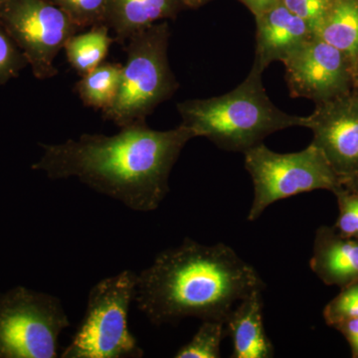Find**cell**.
I'll return each instance as SVG.
<instances>
[{
  "mask_svg": "<svg viewBox=\"0 0 358 358\" xmlns=\"http://www.w3.org/2000/svg\"><path fill=\"white\" fill-rule=\"evenodd\" d=\"M315 34L345 53L355 66L358 60V0H333Z\"/></svg>",
  "mask_w": 358,
  "mask_h": 358,
  "instance_id": "15",
  "label": "cell"
},
{
  "mask_svg": "<svg viewBox=\"0 0 358 358\" xmlns=\"http://www.w3.org/2000/svg\"><path fill=\"white\" fill-rule=\"evenodd\" d=\"M73 20L80 28L105 24L108 0H48Z\"/></svg>",
  "mask_w": 358,
  "mask_h": 358,
  "instance_id": "19",
  "label": "cell"
},
{
  "mask_svg": "<svg viewBox=\"0 0 358 358\" xmlns=\"http://www.w3.org/2000/svg\"><path fill=\"white\" fill-rule=\"evenodd\" d=\"M3 1H4V0H0V4H1L2 2H3Z\"/></svg>",
  "mask_w": 358,
  "mask_h": 358,
  "instance_id": "29",
  "label": "cell"
},
{
  "mask_svg": "<svg viewBox=\"0 0 358 358\" xmlns=\"http://www.w3.org/2000/svg\"><path fill=\"white\" fill-rule=\"evenodd\" d=\"M28 65L22 52L0 24V85L17 77Z\"/></svg>",
  "mask_w": 358,
  "mask_h": 358,
  "instance_id": "22",
  "label": "cell"
},
{
  "mask_svg": "<svg viewBox=\"0 0 358 358\" xmlns=\"http://www.w3.org/2000/svg\"><path fill=\"white\" fill-rule=\"evenodd\" d=\"M194 138L182 124L155 131L140 122L114 136L84 134L78 140L41 145L43 155L32 169L50 179H79L131 210L154 211L169 194V176L179 155Z\"/></svg>",
  "mask_w": 358,
  "mask_h": 358,
  "instance_id": "1",
  "label": "cell"
},
{
  "mask_svg": "<svg viewBox=\"0 0 358 358\" xmlns=\"http://www.w3.org/2000/svg\"><path fill=\"white\" fill-rule=\"evenodd\" d=\"M343 185H345V187L350 188V189L353 190V192L358 193V171L357 173L348 176V178H343Z\"/></svg>",
  "mask_w": 358,
  "mask_h": 358,
  "instance_id": "26",
  "label": "cell"
},
{
  "mask_svg": "<svg viewBox=\"0 0 358 358\" xmlns=\"http://www.w3.org/2000/svg\"><path fill=\"white\" fill-rule=\"evenodd\" d=\"M282 63L289 93L296 98L320 103L355 89L352 61L315 34Z\"/></svg>",
  "mask_w": 358,
  "mask_h": 358,
  "instance_id": "9",
  "label": "cell"
},
{
  "mask_svg": "<svg viewBox=\"0 0 358 358\" xmlns=\"http://www.w3.org/2000/svg\"><path fill=\"white\" fill-rule=\"evenodd\" d=\"M256 49L253 67L265 71L271 63L284 62L315 33L305 20L282 2L255 16Z\"/></svg>",
  "mask_w": 358,
  "mask_h": 358,
  "instance_id": "11",
  "label": "cell"
},
{
  "mask_svg": "<svg viewBox=\"0 0 358 358\" xmlns=\"http://www.w3.org/2000/svg\"><path fill=\"white\" fill-rule=\"evenodd\" d=\"M334 329L345 336L352 350V357L358 358V317L339 322Z\"/></svg>",
  "mask_w": 358,
  "mask_h": 358,
  "instance_id": "24",
  "label": "cell"
},
{
  "mask_svg": "<svg viewBox=\"0 0 358 358\" xmlns=\"http://www.w3.org/2000/svg\"><path fill=\"white\" fill-rule=\"evenodd\" d=\"M107 24L90 27L88 31L71 36L64 45L68 62L83 77L103 63L115 38L110 36Z\"/></svg>",
  "mask_w": 358,
  "mask_h": 358,
  "instance_id": "16",
  "label": "cell"
},
{
  "mask_svg": "<svg viewBox=\"0 0 358 358\" xmlns=\"http://www.w3.org/2000/svg\"><path fill=\"white\" fill-rule=\"evenodd\" d=\"M225 326L233 341V358L274 357V346L264 327L262 289L240 301L231 310Z\"/></svg>",
  "mask_w": 358,
  "mask_h": 358,
  "instance_id": "13",
  "label": "cell"
},
{
  "mask_svg": "<svg viewBox=\"0 0 358 358\" xmlns=\"http://www.w3.org/2000/svg\"><path fill=\"white\" fill-rule=\"evenodd\" d=\"M122 65L119 63L103 62L81 77L75 86V92L86 107L106 112L114 105L120 85Z\"/></svg>",
  "mask_w": 358,
  "mask_h": 358,
  "instance_id": "17",
  "label": "cell"
},
{
  "mask_svg": "<svg viewBox=\"0 0 358 358\" xmlns=\"http://www.w3.org/2000/svg\"><path fill=\"white\" fill-rule=\"evenodd\" d=\"M138 274L124 270L90 289L86 312L62 358H141L143 350L129 329Z\"/></svg>",
  "mask_w": 358,
  "mask_h": 358,
  "instance_id": "5",
  "label": "cell"
},
{
  "mask_svg": "<svg viewBox=\"0 0 358 358\" xmlns=\"http://www.w3.org/2000/svg\"><path fill=\"white\" fill-rule=\"evenodd\" d=\"M247 8L253 13L254 16L268 10L271 7L281 2V0H239Z\"/></svg>",
  "mask_w": 358,
  "mask_h": 358,
  "instance_id": "25",
  "label": "cell"
},
{
  "mask_svg": "<svg viewBox=\"0 0 358 358\" xmlns=\"http://www.w3.org/2000/svg\"><path fill=\"white\" fill-rule=\"evenodd\" d=\"M353 77H355V90L358 92V60L353 66Z\"/></svg>",
  "mask_w": 358,
  "mask_h": 358,
  "instance_id": "28",
  "label": "cell"
},
{
  "mask_svg": "<svg viewBox=\"0 0 358 358\" xmlns=\"http://www.w3.org/2000/svg\"><path fill=\"white\" fill-rule=\"evenodd\" d=\"M169 23L160 21L136 32L126 45L121 85L114 105L103 119L120 129L145 122L157 107L178 91V82L169 61Z\"/></svg>",
  "mask_w": 358,
  "mask_h": 358,
  "instance_id": "4",
  "label": "cell"
},
{
  "mask_svg": "<svg viewBox=\"0 0 358 358\" xmlns=\"http://www.w3.org/2000/svg\"><path fill=\"white\" fill-rule=\"evenodd\" d=\"M281 2L292 13L305 20L315 33L333 0H281Z\"/></svg>",
  "mask_w": 358,
  "mask_h": 358,
  "instance_id": "23",
  "label": "cell"
},
{
  "mask_svg": "<svg viewBox=\"0 0 358 358\" xmlns=\"http://www.w3.org/2000/svg\"><path fill=\"white\" fill-rule=\"evenodd\" d=\"M181 1H182L183 6L185 7L196 9L208 3L211 0H181Z\"/></svg>",
  "mask_w": 358,
  "mask_h": 358,
  "instance_id": "27",
  "label": "cell"
},
{
  "mask_svg": "<svg viewBox=\"0 0 358 358\" xmlns=\"http://www.w3.org/2000/svg\"><path fill=\"white\" fill-rule=\"evenodd\" d=\"M0 24L39 80L58 74L54 60L67 40L81 30L48 0H4L0 4Z\"/></svg>",
  "mask_w": 358,
  "mask_h": 358,
  "instance_id": "8",
  "label": "cell"
},
{
  "mask_svg": "<svg viewBox=\"0 0 358 358\" xmlns=\"http://www.w3.org/2000/svg\"><path fill=\"white\" fill-rule=\"evenodd\" d=\"M341 289L324 308V319L327 326L334 327L339 322L358 317V282Z\"/></svg>",
  "mask_w": 358,
  "mask_h": 358,
  "instance_id": "21",
  "label": "cell"
},
{
  "mask_svg": "<svg viewBox=\"0 0 358 358\" xmlns=\"http://www.w3.org/2000/svg\"><path fill=\"white\" fill-rule=\"evenodd\" d=\"M263 73L252 66L248 77L227 94L178 103L180 124L221 150L243 154L275 131L305 128L307 117L289 115L270 100Z\"/></svg>",
  "mask_w": 358,
  "mask_h": 358,
  "instance_id": "3",
  "label": "cell"
},
{
  "mask_svg": "<svg viewBox=\"0 0 358 358\" xmlns=\"http://www.w3.org/2000/svg\"><path fill=\"white\" fill-rule=\"evenodd\" d=\"M263 289L256 268L231 247L186 238L178 247L157 254L138 274L134 303L155 326L185 317L225 324L240 301Z\"/></svg>",
  "mask_w": 358,
  "mask_h": 358,
  "instance_id": "2",
  "label": "cell"
},
{
  "mask_svg": "<svg viewBox=\"0 0 358 358\" xmlns=\"http://www.w3.org/2000/svg\"><path fill=\"white\" fill-rule=\"evenodd\" d=\"M185 8L181 0H108L105 24L115 33V42L126 45L148 26L176 20Z\"/></svg>",
  "mask_w": 358,
  "mask_h": 358,
  "instance_id": "14",
  "label": "cell"
},
{
  "mask_svg": "<svg viewBox=\"0 0 358 358\" xmlns=\"http://www.w3.org/2000/svg\"><path fill=\"white\" fill-rule=\"evenodd\" d=\"M70 320L57 296L16 287L0 294V358L58 357Z\"/></svg>",
  "mask_w": 358,
  "mask_h": 358,
  "instance_id": "7",
  "label": "cell"
},
{
  "mask_svg": "<svg viewBox=\"0 0 358 358\" xmlns=\"http://www.w3.org/2000/svg\"><path fill=\"white\" fill-rule=\"evenodd\" d=\"M310 267L327 286L343 289L358 282V241L329 226L315 232Z\"/></svg>",
  "mask_w": 358,
  "mask_h": 358,
  "instance_id": "12",
  "label": "cell"
},
{
  "mask_svg": "<svg viewBox=\"0 0 358 358\" xmlns=\"http://www.w3.org/2000/svg\"><path fill=\"white\" fill-rule=\"evenodd\" d=\"M305 128L313 134L312 143L341 178L358 171V92L315 103Z\"/></svg>",
  "mask_w": 358,
  "mask_h": 358,
  "instance_id": "10",
  "label": "cell"
},
{
  "mask_svg": "<svg viewBox=\"0 0 358 358\" xmlns=\"http://www.w3.org/2000/svg\"><path fill=\"white\" fill-rule=\"evenodd\" d=\"M244 155L245 167L254 185L249 221L257 220L267 207L279 200L313 190L334 192L343 185V178L313 143L291 154L273 152L260 143Z\"/></svg>",
  "mask_w": 358,
  "mask_h": 358,
  "instance_id": "6",
  "label": "cell"
},
{
  "mask_svg": "<svg viewBox=\"0 0 358 358\" xmlns=\"http://www.w3.org/2000/svg\"><path fill=\"white\" fill-rule=\"evenodd\" d=\"M338 205V217L334 228L341 236L358 241V193L345 185L333 192Z\"/></svg>",
  "mask_w": 358,
  "mask_h": 358,
  "instance_id": "20",
  "label": "cell"
},
{
  "mask_svg": "<svg viewBox=\"0 0 358 358\" xmlns=\"http://www.w3.org/2000/svg\"><path fill=\"white\" fill-rule=\"evenodd\" d=\"M225 324L218 320H202L197 333L189 343L181 346L176 358H219L220 346L225 334Z\"/></svg>",
  "mask_w": 358,
  "mask_h": 358,
  "instance_id": "18",
  "label": "cell"
}]
</instances>
